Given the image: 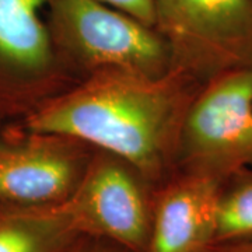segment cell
<instances>
[{
  "label": "cell",
  "instance_id": "obj_1",
  "mask_svg": "<svg viewBox=\"0 0 252 252\" xmlns=\"http://www.w3.org/2000/svg\"><path fill=\"white\" fill-rule=\"evenodd\" d=\"M200 87L178 70L158 77L97 74L41 104L27 129L114 154L158 188L177 172L181 126Z\"/></svg>",
  "mask_w": 252,
  "mask_h": 252
},
{
  "label": "cell",
  "instance_id": "obj_2",
  "mask_svg": "<svg viewBox=\"0 0 252 252\" xmlns=\"http://www.w3.org/2000/svg\"><path fill=\"white\" fill-rule=\"evenodd\" d=\"M46 21L63 67L81 80L105 73L158 77L174 70L157 30L104 0H46Z\"/></svg>",
  "mask_w": 252,
  "mask_h": 252
},
{
  "label": "cell",
  "instance_id": "obj_3",
  "mask_svg": "<svg viewBox=\"0 0 252 252\" xmlns=\"http://www.w3.org/2000/svg\"><path fill=\"white\" fill-rule=\"evenodd\" d=\"M174 70L206 84L252 67V0H152Z\"/></svg>",
  "mask_w": 252,
  "mask_h": 252
},
{
  "label": "cell",
  "instance_id": "obj_4",
  "mask_svg": "<svg viewBox=\"0 0 252 252\" xmlns=\"http://www.w3.org/2000/svg\"><path fill=\"white\" fill-rule=\"evenodd\" d=\"M252 168V67L200 87L181 126L177 171L224 181Z\"/></svg>",
  "mask_w": 252,
  "mask_h": 252
},
{
  "label": "cell",
  "instance_id": "obj_5",
  "mask_svg": "<svg viewBox=\"0 0 252 252\" xmlns=\"http://www.w3.org/2000/svg\"><path fill=\"white\" fill-rule=\"evenodd\" d=\"M154 187L132 164L94 150L77 189L64 206L81 234L143 252L153 215Z\"/></svg>",
  "mask_w": 252,
  "mask_h": 252
},
{
  "label": "cell",
  "instance_id": "obj_6",
  "mask_svg": "<svg viewBox=\"0 0 252 252\" xmlns=\"http://www.w3.org/2000/svg\"><path fill=\"white\" fill-rule=\"evenodd\" d=\"M93 154L94 149L79 140L42 133L0 146V205H64L79 187Z\"/></svg>",
  "mask_w": 252,
  "mask_h": 252
},
{
  "label": "cell",
  "instance_id": "obj_7",
  "mask_svg": "<svg viewBox=\"0 0 252 252\" xmlns=\"http://www.w3.org/2000/svg\"><path fill=\"white\" fill-rule=\"evenodd\" d=\"M223 180L177 171L154 192L143 252H205L215 243L216 203Z\"/></svg>",
  "mask_w": 252,
  "mask_h": 252
},
{
  "label": "cell",
  "instance_id": "obj_8",
  "mask_svg": "<svg viewBox=\"0 0 252 252\" xmlns=\"http://www.w3.org/2000/svg\"><path fill=\"white\" fill-rule=\"evenodd\" d=\"M0 63L27 77L66 76L46 21V0H0Z\"/></svg>",
  "mask_w": 252,
  "mask_h": 252
},
{
  "label": "cell",
  "instance_id": "obj_9",
  "mask_svg": "<svg viewBox=\"0 0 252 252\" xmlns=\"http://www.w3.org/2000/svg\"><path fill=\"white\" fill-rule=\"evenodd\" d=\"M80 235L64 205H0V252H64Z\"/></svg>",
  "mask_w": 252,
  "mask_h": 252
},
{
  "label": "cell",
  "instance_id": "obj_10",
  "mask_svg": "<svg viewBox=\"0 0 252 252\" xmlns=\"http://www.w3.org/2000/svg\"><path fill=\"white\" fill-rule=\"evenodd\" d=\"M252 241V168L221 182L216 203L215 243Z\"/></svg>",
  "mask_w": 252,
  "mask_h": 252
},
{
  "label": "cell",
  "instance_id": "obj_11",
  "mask_svg": "<svg viewBox=\"0 0 252 252\" xmlns=\"http://www.w3.org/2000/svg\"><path fill=\"white\" fill-rule=\"evenodd\" d=\"M64 252H129L124 247L94 235L81 234Z\"/></svg>",
  "mask_w": 252,
  "mask_h": 252
},
{
  "label": "cell",
  "instance_id": "obj_12",
  "mask_svg": "<svg viewBox=\"0 0 252 252\" xmlns=\"http://www.w3.org/2000/svg\"><path fill=\"white\" fill-rule=\"evenodd\" d=\"M114 7L139 18L153 27V1L152 0H104Z\"/></svg>",
  "mask_w": 252,
  "mask_h": 252
},
{
  "label": "cell",
  "instance_id": "obj_13",
  "mask_svg": "<svg viewBox=\"0 0 252 252\" xmlns=\"http://www.w3.org/2000/svg\"><path fill=\"white\" fill-rule=\"evenodd\" d=\"M205 252H252V241H220L207 247Z\"/></svg>",
  "mask_w": 252,
  "mask_h": 252
}]
</instances>
